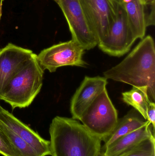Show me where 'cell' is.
<instances>
[{
  "label": "cell",
  "mask_w": 155,
  "mask_h": 156,
  "mask_svg": "<svg viewBox=\"0 0 155 156\" xmlns=\"http://www.w3.org/2000/svg\"><path fill=\"white\" fill-rule=\"evenodd\" d=\"M104 77L134 87L147 86L151 101L155 100V48L153 38L144 37L118 65L104 72Z\"/></svg>",
  "instance_id": "cell-1"
},
{
  "label": "cell",
  "mask_w": 155,
  "mask_h": 156,
  "mask_svg": "<svg viewBox=\"0 0 155 156\" xmlns=\"http://www.w3.org/2000/svg\"><path fill=\"white\" fill-rule=\"evenodd\" d=\"M52 156H98L102 140L73 118L56 116L49 128Z\"/></svg>",
  "instance_id": "cell-2"
},
{
  "label": "cell",
  "mask_w": 155,
  "mask_h": 156,
  "mask_svg": "<svg viewBox=\"0 0 155 156\" xmlns=\"http://www.w3.org/2000/svg\"><path fill=\"white\" fill-rule=\"evenodd\" d=\"M44 72L34 53L9 82L1 100L9 104L13 110L28 107L41 91Z\"/></svg>",
  "instance_id": "cell-3"
},
{
  "label": "cell",
  "mask_w": 155,
  "mask_h": 156,
  "mask_svg": "<svg viewBox=\"0 0 155 156\" xmlns=\"http://www.w3.org/2000/svg\"><path fill=\"white\" fill-rule=\"evenodd\" d=\"M117 110L105 89L84 112L79 121L95 136L103 141L118 122Z\"/></svg>",
  "instance_id": "cell-4"
},
{
  "label": "cell",
  "mask_w": 155,
  "mask_h": 156,
  "mask_svg": "<svg viewBox=\"0 0 155 156\" xmlns=\"http://www.w3.org/2000/svg\"><path fill=\"white\" fill-rule=\"evenodd\" d=\"M82 11L98 44L108 35L117 17L118 0H79Z\"/></svg>",
  "instance_id": "cell-5"
},
{
  "label": "cell",
  "mask_w": 155,
  "mask_h": 156,
  "mask_svg": "<svg viewBox=\"0 0 155 156\" xmlns=\"http://www.w3.org/2000/svg\"><path fill=\"white\" fill-rule=\"evenodd\" d=\"M84 51L72 39L43 49L37 55V59L42 69L50 73L66 66L85 67L87 64L83 59Z\"/></svg>",
  "instance_id": "cell-6"
},
{
  "label": "cell",
  "mask_w": 155,
  "mask_h": 156,
  "mask_svg": "<svg viewBox=\"0 0 155 156\" xmlns=\"http://www.w3.org/2000/svg\"><path fill=\"white\" fill-rule=\"evenodd\" d=\"M57 4L66 19L72 40L85 50L94 48L98 42L86 20L79 0H58Z\"/></svg>",
  "instance_id": "cell-7"
},
{
  "label": "cell",
  "mask_w": 155,
  "mask_h": 156,
  "mask_svg": "<svg viewBox=\"0 0 155 156\" xmlns=\"http://www.w3.org/2000/svg\"><path fill=\"white\" fill-rule=\"evenodd\" d=\"M136 40L129 25L125 10L120 3L117 18L107 36L97 45L106 54L119 57L129 52Z\"/></svg>",
  "instance_id": "cell-8"
},
{
  "label": "cell",
  "mask_w": 155,
  "mask_h": 156,
  "mask_svg": "<svg viewBox=\"0 0 155 156\" xmlns=\"http://www.w3.org/2000/svg\"><path fill=\"white\" fill-rule=\"evenodd\" d=\"M33 54L30 49L12 43L0 49V100L9 82Z\"/></svg>",
  "instance_id": "cell-9"
},
{
  "label": "cell",
  "mask_w": 155,
  "mask_h": 156,
  "mask_svg": "<svg viewBox=\"0 0 155 156\" xmlns=\"http://www.w3.org/2000/svg\"><path fill=\"white\" fill-rule=\"evenodd\" d=\"M107 83V79L105 77H85L71 100L72 118L79 121L88 106L106 89Z\"/></svg>",
  "instance_id": "cell-10"
},
{
  "label": "cell",
  "mask_w": 155,
  "mask_h": 156,
  "mask_svg": "<svg viewBox=\"0 0 155 156\" xmlns=\"http://www.w3.org/2000/svg\"><path fill=\"white\" fill-rule=\"evenodd\" d=\"M0 122L29 144L39 156L51 155L50 141L42 138L5 109L0 112Z\"/></svg>",
  "instance_id": "cell-11"
},
{
  "label": "cell",
  "mask_w": 155,
  "mask_h": 156,
  "mask_svg": "<svg viewBox=\"0 0 155 156\" xmlns=\"http://www.w3.org/2000/svg\"><path fill=\"white\" fill-rule=\"evenodd\" d=\"M150 123L117 139L103 150L106 156H120L133 149L145 139L155 136Z\"/></svg>",
  "instance_id": "cell-12"
},
{
  "label": "cell",
  "mask_w": 155,
  "mask_h": 156,
  "mask_svg": "<svg viewBox=\"0 0 155 156\" xmlns=\"http://www.w3.org/2000/svg\"><path fill=\"white\" fill-rule=\"evenodd\" d=\"M120 3L125 9L129 25L136 39H143L147 27V6L140 0H121Z\"/></svg>",
  "instance_id": "cell-13"
},
{
  "label": "cell",
  "mask_w": 155,
  "mask_h": 156,
  "mask_svg": "<svg viewBox=\"0 0 155 156\" xmlns=\"http://www.w3.org/2000/svg\"><path fill=\"white\" fill-rule=\"evenodd\" d=\"M148 123L150 122L135 109L131 110L123 117L118 119L113 131L104 140L105 144L102 147V150L120 137L145 126Z\"/></svg>",
  "instance_id": "cell-14"
},
{
  "label": "cell",
  "mask_w": 155,
  "mask_h": 156,
  "mask_svg": "<svg viewBox=\"0 0 155 156\" xmlns=\"http://www.w3.org/2000/svg\"><path fill=\"white\" fill-rule=\"evenodd\" d=\"M122 99L147 120V110L150 103L153 101L148 96L147 87L133 86L130 90L122 93Z\"/></svg>",
  "instance_id": "cell-15"
},
{
  "label": "cell",
  "mask_w": 155,
  "mask_h": 156,
  "mask_svg": "<svg viewBox=\"0 0 155 156\" xmlns=\"http://www.w3.org/2000/svg\"><path fill=\"white\" fill-rule=\"evenodd\" d=\"M0 128L9 140L15 156H40L29 144L1 122Z\"/></svg>",
  "instance_id": "cell-16"
},
{
  "label": "cell",
  "mask_w": 155,
  "mask_h": 156,
  "mask_svg": "<svg viewBox=\"0 0 155 156\" xmlns=\"http://www.w3.org/2000/svg\"><path fill=\"white\" fill-rule=\"evenodd\" d=\"M155 136H152L144 140L132 150L120 156H155Z\"/></svg>",
  "instance_id": "cell-17"
},
{
  "label": "cell",
  "mask_w": 155,
  "mask_h": 156,
  "mask_svg": "<svg viewBox=\"0 0 155 156\" xmlns=\"http://www.w3.org/2000/svg\"><path fill=\"white\" fill-rule=\"evenodd\" d=\"M0 154L4 156H15L9 140L0 128Z\"/></svg>",
  "instance_id": "cell-18"
},
{
  "label": "cell",
  "mask_w": 155,
  "mask_h": 156,
  "mask_svg": "<svg viewBox=\"0 0 155 156\" xmlns=\"http://www.w3.org/2000/svg\"><path fill=\"white\" fill-rule=\"evenodd\" d=\"M147 121H148L155 131V104L151 101L147 110Z\"/></svg>",
  "instance_id": "cell-19"
},
{
  "label": "cell",
  "mask_w": 155,
  "mask_h": 156,
  "mask_svg": "<svg viewBox=\"0 0 155 156\" xmlns=\"http://www.w3.org/2000/svg\"><path fill=\"white\" fill-rule=\"evenodd\" d=\"M142 4L145 5V6H148V5H152L155 4V0H140Z\"/></svg>",
  "instance_id": "cell-20"
},
{
  "label": "cell",
  "mask_w": 155,
  "mask_h": 156,
  "mask_svg": "<svg viewBox=\"0 0 155 156\" xmlns=\"http://www.w3.org/2000/svg\"><path fill=\"white\" fill-rule=\"evenodd\" d=\"M3 1H0V20H1V17L2 15V6Z\"/></svg>",
  "instance_id": "cell-21"
},
{
  "label": "cell",
  "mask_w": 155,
  "mask_h": 156,
  "mask_svg": "<svg viewBox=\"0 0 155 156\" xmlns=\"http://www.w3.org/2000/svg\"><path fill=\"white\" fill-rule=\"evenodd\" d=\"M98 156H106L105 155L103 151V150H101V152L99 153L98 154Z\"/></svg>",
  "instance_id": "cell-22"
},
{
  "label": "cell",
  "mask_w": 155,
  "mask_h": 156,
  "mask_svg": "<svg viewBox=\"0 0 155 156\" xmlns=\"http://www.w3.org/2000/svg\"><path fill=\"white\" fill-rule=\"evenodd\" d=\"M4 108H3L2 107V106H1V105H0V112H1V111H2V110Z\"/></svg>",
  "instance_id": "cell-23"
},
{
  "label": "cell",
  "mask_w": 155,
  "mask_h": 156,
  "mask_svg": "<svg viewBox=\"0 0 155 156\" xmlns=\"http://www.w3.org/2000/svg\"><path fill=\"white\" fill-rule=\"evenodd\" d=\"M54 1H55V2H56V3H58V0H54Z\"/></svg>",
  "instance_id": "cell-24"
},
{
  "label": "cell",
  "mask_w": 155,
  "mask_h": 156,
  "mask_svg": "<svg viewBox=\"0 0 155 156\" xmlns=\"http://www.w3.org/2000/svg\"><path fill=\"white\" fill-rule=\"evenodd\" d=\"M0 1H3H3H4V0H0Z\"/></svg>",
  "instance_id": "cell-25"
},
{
  "label": "cell",
  "mask_w": 155,
  "mask_h": 156,
  "mask_svg": "<svg viewBox=\"0 0 155 156\" xmlns=\"http://www.w3.org/2000/svg\"><path fill=\"white\" fill-rule=\"evenodd\" d=\"M118 1H119V2H120V1H121V0H118Z\"/></svg>",
  "instance_id": "cell-26"
}]
</instances>
